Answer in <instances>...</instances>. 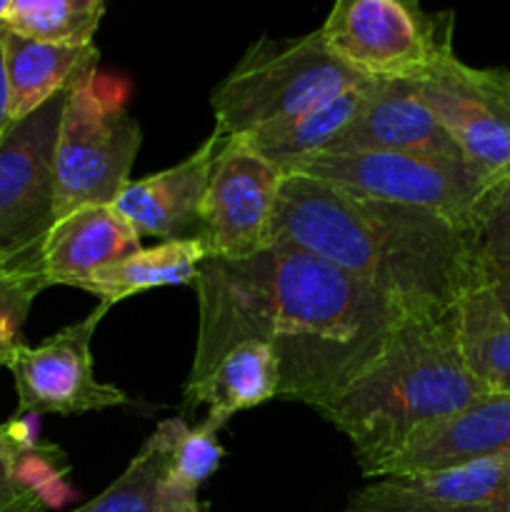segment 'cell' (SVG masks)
I'll return each instance as SVG.
<instances>
[{
  "instance_id": "5b68a950",
  "label": "cell",
  "mask_w": 510,
  "mask_h": 512,
  "mask_svg": "<svg viewBox=\"0 0 510 512\" xmlns=\"http://www.w3.org/2000/svg\"><path fill=\"white\" fill-rule=\"evenodd\" d=\"M123 80L93 70L65 95L55 143V220L83 205H115L143 143Z\"/></svg>"
},
{
  "instance_id": "ba28073f",
  "label": "cell",
  "mask_w": 510,
  "mask_h": 512,
  "mask_svg": "<svg viewBox=\"0 0 510 512\" xmlns=\"http://www.w3.org/2000/svg\"><path fill=\"white\" fill-rule=\"evenodd\" d=\"M65 95L15 120L0 140V265L8 268L40 270L55 223V143Z\"/></svg>"
},
{
  "instance_id": "3957f363",
  "label": "cell",
  "mask_w": 510,
  "mask_h": 512,
  "mask_svg": "<svg viewBox=\"0 0 510 512\" xmlns=\"http://www.w3.org/2000/svg\"><path fill=\"white\" fill-rule=\"evenodd\" d=\"M483 395L488 390L465 365L458 323L450 313L400 323L378 358L315 413L350 440L365 478L378 480L415 435Z\"/></svg>"
},
{
  "instance_id": "484cf974",
  "label": "cell",
  "mask_w": 510,
  "mask_h": 512,
  "mask_svg": "<svg viewBox=\"0 0 510 512\" xmlns=\"http://www.w3.org/2000/svg\"><path fill=\"white\" fill-rule=\"evenodd\" d=\"M475 248L485 283H510V180L485 203L475 228Z\"/></svg>"
},
{
  "instance_id": "ffe728a7",
  "label": "cell",
  "mask_w": 510,
  "mask_h": 512,
  "mask_svg": "<svg viewBox=\"0 0 510 512\" xmlns=\"http://www.w3.org/2000/svg\"><path fill=\"white\" fill-rule=\"evenodd\" d=\"M465 365L488 393H510V318L490 285L465 295L455 310Z\"/></svg>"
},
{
  "instance_id": "8992f818",
  "label": "cell",
  "mask_w": 510,
  "mask_h": 512,
  "mask_svg": "<svg viewBox=\"0 0 510 512\" xmlns=\"http://www.w3.org/2000/svg\"><path fill=\"white\" fill-rule=\"evenodd\" d=\"M298 173L358 198L428 210L470 233L500 185L468 160L425 153H323Z\"/></svg>"
},
{
  "instance_id": "9c48e42d",
  "label": "cell",
  "mask_w": 510,
  "mask_h": 512,
  "mask_svg": "<svg viewBox=\"0 0 510 512\" xmlns=\"http://www.w3.org/2000/svg\"><path fill=\"white\" fill-rule=\"evenodd\" d=\"M418 85L460 155L498 183H508L510 70L475 68L448 53Z\"/></svg>"
},
{
  "instance_id": "5bb4252c",
  "label": "cell",
  "mask_w": 510,
  "mask_h": 512,
  "mask_svg": "<svg viewBox=\"0 0 510 512\" xmlns=\"http://www.w3.org/2000/svg\"><path fill=\"white\" fill-rule=\"evenodd\" d=\"M143 248L115 205H83L53 223L40 253L45 283L83 288L98 270Z\"/></svg>"
},
{
  "instance_id": "d4e9b609",
  "label": "cell",
  "mask_w": 510,
  "mask_h": 512,
  "mask_svg": "<svg viewBox=\"0 0 510 512\" xmlns=\"http://www.w3.org/2000/svg\"><path fill=\"white\" fill-rule=\"evenodd\" d=\"M40 453L38 423L13 415L0 423V512H45L48 505L35 490Z\"/></svg>"
},
{
  "instance_id": "4316f807",
  "label": "cell",
  "mask_w": 510,
  "mask_h": 512,
  "mask_svg": "<svg viewBox=\"0 0 510 512\" xmlns=\"http://www.w3.org/2000/svg\"><path fill=\"white\" fill-rule=\"evenodd\" d=\"M343 512H490L488 508H453L425 500L410 490L400 488L388 478L373 480L350 495Z\"/></svg>"
},
{
  "instance_id": "4fadbf2b",
  "label": "cell",
  "mask_w": 510,
  "mask_h": 512,
  "mask_svg": "<svg viewBox=\"0 0 510 512\" xmlns=\"http://www.w3.org/2000/svg\"><path fill=\"white\" fill-rule=\"evenodd\" d=\"M220 145L223 138L213 130L205 143L178 165L148 178L130 180L123 195L115 200V208L123 213L140 238L150 235L168 243V240L193 238L188 235L190 230H200V210Z\"/></svg>"
},
{
  "instance_id": "7402d4cb",
  "label": "cell",
  "mask_w": 510,
  "mask_h": 512,
  "mask_svg": "<svg viewBox=\"0 0 510 512\" xmlns=\"http://www.w3.org/2000/svg\"><path fill=\"white\" fill-rule=\"evenodd\" d=\"M168 445L170 428L168 420H163L140 445L128 468L103 493L70 512H205L203 508H180L165 495L163 475L168 465Z\"/></svg>"
},
{
  "instance_id": "277c9868",
  "label": "cell",
  "mask_w": 510,
  "mask_h": 512,
  "mask_svg": "<svg viewBox=\"0 0 510 512\" xmlns=\"http://www.w3.org/2000/svg\"><path fill=\"white\" fill-rule=\"evenodd\" d=\"M363 80L330 53L320 30L260 38L210 95L215 133L223 140L248 138L300 118Z\"/></svg>"
},
{
  "instance_id": "83f0119b",
  "label": "cell",
  "mask_w": 510,
  "mask_h": 512,
  "mask_svg": "<svg viewBox=\"0 0 510 512\" xmlns=\"http://www.w3.org/2000/svg\"><path fill=\"white\" fill-rule=\"evenodd\" d=\"M48 288L40 270H20L0 265V325L18 330L28 318L33 300Z\"/></svg>"
},
{
  "instance_id": "e0dca14e",
  "label": "cell",
  "mask_w": 510,
  "mask_h": 512,
  "mask_svg": "<svg viewBox=\"0 0 510 512\" xmlns=\"http://www.w3.org/2000/svg\"><path fill=\"white\" fill-rule=\"evenodd\" d=\"M278 390L280 368L273 350L248 340L225 350L198 380H185L183 405L188 410L208 405L210 418L228 423L240 410L275 400Z\"/></svg>"
},
{
  "instance_id": "52a82bcc",
  "label": "cell",
  "mask_w": 510,
  "mask_h": 512,
  "mask_svg": "<svg viewBox=\"0 0 510 512\" xmlns=\"http://www.w3.org/2000/svg\"><path fill=\"white\" fill-rule=\"evenodd\" d=\"M330 53L365 80H423L453 50V13L413 0H340L320 25Z\"/></svg>"
},
{
  "instance_id": "8fae6325",
  "label": "cell",
  "mask_w": 510,
  "mask_h": 512,
  "mask_svg": "<svg viewBox=\"0 0 510 512\" xmlns=\"http://www.w3.org/2000/svg\"><path fill=\"white\" fill-rule=\"evenodd\" d=\"M108 310L110 305L100 303L93 313L58 330L45 343L35 348L18 345L8 365L18 393V415H78L130 403L123 390L100 383L93 373L90 343Z\"/></svg>"
},
{
  "instance_id": "7c38bea8",
  "label": "cell",
  "mask_w": 510,
  "mask_h": 512,
  "mask_svg": "<svg viewBox=\"0 0 510 512\" xmlns=\"http://www.w3.org/2000/svg\"><path fill=\"white\" fill-rule=\"evenodd\" d=\"M360 150L463 158L433 110L425 105L415 80H378L365 108L330 145L328 153Z\"/></svg>"
},
{
  "instance_id": "cb8c5ba5",
  "label": "cell",
  "mask_w": 510,
  "mask_h": 512,
  "mask_svg": "<svg viewBox=\"0 0 510 512\" xmlns=\"http://www.w3.org/2000/svg\"><path fill=\"white\" fill-rule=\"evenodd\" d=\"M103 15V0H8L0 25L40 43L88 48Z\"/></svg>"
},
{
  "instance_id": "603a6c76",
  "label": "cell",
  "mask_w": 510,
  "mask_h": 512,
  "mask_svg": "<svg viewBox=\"0 0 510 512\" xmlns=\"http://www.w3.org/2000/svg\"><path fill=\"white\" fill-rule=\"evenodd\" d=\"M223 420L205 415L198 428H188L183 418H170V445L168 465L163 475V490L175 505L188 510H198V490L225 458L218 433Z\"/></svg>"
},
{
  "instance_id": "4dcf8cb0",
  "label": "cell",
  "mask_w": 510,
  "mask_h": 512,
  "mask_svg": "<svg viewBox=\"0 0 510 512\" xmlns=\"http://www.w3.org/2000/svg\"><path fill=\"white\" fill-rule=\"evenodd\" d=\"M490 290H493L495 300L500 303L503 313L510 318V283H493L490 285Z\"/></svg>"
},
{
  "instance_id": "ac0fdd59",
  "label": "cell",
  "mask_w": 510,
  "mask_h": 512,
  "mask_svg": "<svg viewBox=\"0 0 510 512\" xmlns=\"http://www.w3.org/2000/svg\"><path fill=\"white\" fill-rule=\"evenodd\" d=\"M375 83L378 80H363V83L343 90L335 98L325 100L318 108L308 110L300 118L288 120L283 125H273V128H265L240 140L258 150L283 175L298 173L310 160L328 153L330 145L358 118L360 110L368 103L370 93H373Z\"/></svg>"
},
{
  "instance_id": "9a60e30c",
  "label": "cell",
  "mask_w": 510,
  "mask_h": 512,
  "mask_svg": "<svg viewBox=\"0 0 510 512\" xmlns=\"http://www.w3.org/2000/svg\"><path fill=\"white\" fill-rule=\"evenodd\" d=\"M500 453H510V393H488L445 423L415 435L380 478L428 473Z\"/></svg>"
},
{
  "instance_id": "2e32d148",
  "label": "cell",
  "mask_w": 510,
  "mask_h": 512,
  "mask_svg": "<svg viewBox=\"0 0 510 512\" xmlns=\"http://www.w3.org/2000/svg\"><path fill=\"white\" fill-rule=\"evenodd\" d=\"M0 50H3L5 78H8L10 115L23 120L25 115L43 108L50 98L65 93L75 83L98 70V48H73L25 38L0 25Z\"/></svg>"
},
{
  "instance_id": "6da1fadb",
  "label": "cell",
  "mask_w": 510,
  "mask_h": 512,
  "mask_svg": "<svg viewBox=\"0 0 510 512\" xmlns=\"http://www.w3.org/2000/svg\"><path fill=\"white\" fill-rule=\"evenodd\" d=\"M193 288L198 338L188 380L253 340L278 360V398L313 410L338 398L405 323L383 295L285 243L240 260L208 258Z\"/></svg>"
},
{
  "instance_id": "7a4b0ae2",
  "label": "cell",
  "mask_w": 510,
  "mask_h": 512,
  "mask_svg": "<svg viewBox=\"0 0 510 512\" xmlns=\"http://www.w3.org/2000/svg\"><path fill=\"white\" fill-rule=\"evenodd\" d=\"M270 243L343 270L405 320L445 318L485 285L475 233L428 210L358 198L300 173L283 178Z\"/></svg>"
},
{
  "instance_id": "30bf717a",
  "label": "cell",
  "mask_w": 510,
  "mask_h": 512,
  "mask_svg": "<svg viewBox=\"0 0 510 512\" xmlns=\"http://www.w3.org/2000/svg\"><path fill=\"white\" fill-rule=\"evenodd\" d=\"M285 175L245 140H223L200 210L208 258L240 260L268 248Z\"/></svg>"
},
{
  "instance_id": "f546056e",
  "label": "cell",
  "mask_w": 510,
  "mask_h": 512,
  "mask_svg": "<svg viewBox=\"0 0 510 512\" xmlns=\"http://www.w3.org/2000/svg\"><path fill=\"white\" fill-rule=\"evenodd\" d=\"M20 345V333L13 328H5L0 325V368H8L10 360H13L15 350Z\"/></svg>"
},
{
  "instance_id": "d6986e66",
  "label": "cell",
  "mask_w": 510,
  "mask_h": 512,
  "mask_svg": "<svg viewBox=\"0 0 510 512\" xmlns=\"http://www.w3.org/2000/svg\"><path fill=\"white\" fill-rule=\"evenodd\" d=\"M208 260V248L198 235L168 240L155 248H140L128 258L98 270L80 290L93 293L113 308L130 295L145 293L165 285H195L200 265Z\"/></svg>"
},
{
  "instance_id": "1f68e13d",
  "label": "cell",
  "mask_w": 510,
  "mask_h": 512,
  "mask_svg": "<svg viewBox=\"0 0 510 512\" xmlns=\"http://www.w3.org/2000/svg\"><path fill=\"white\" fill-rule=\"evenodd\" d=\"M490 512H510V495H508V498L503 500V503H498V505H495V508L490 510Z\"/></svg>"
},
{
  "instance_id": "44dd1931",
  "label": "cell",
  "mask_w": 510,
  "mask_h": 512,
  "mask_svg": "<svg viewBox=\"0 0 510 512\" xmlns=\"http://www.w3.org/2000/svg\"><path fill=\"white\" fill-rule=\"evenodd\" d=\"M400 488L453 508H488L510 495V453L485 455L450 468L388 478Z\"/></svg>"
},
{
  "instance_id": "d6a6232c",
  "label": "cell",
  "mask_w": 510,
  "mask_h": 512,
  "mask_svg": "<svg viewBox=\"0 0 510 512\" xmlns=\"http://www.w3.org/2000/svg\"><path fill=\"white\" fill-rule=\"evenodd\" d=\"M5 8H8V0H0V20H3V15H5Z\"/></svg>"
},
{
  "instance_id": "f1b7e54d",
  "label": "cell",
  "mask_w": 510,
  "mask_h": 512,
  "mask_svg": "<svg viewBox=\"0 0 510 512\" xmlns=\"http://www.w3.org/2000/svg\"><path fill=\"white\" fill-rule=\"evenodd\" d=\"M13 125V115H10V93H8V78H5V65H3V50H0V140Z\"/></svg>"
}]
</instances>
